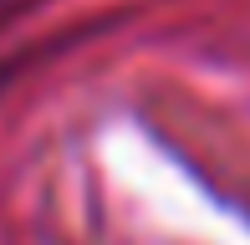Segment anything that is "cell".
<instances>
[{
  "label": "cell",
  "instance_id": "6da1fadb",
  "mask_svg": "<svg viewBox=\"0 0 250 245\" xmlns=\"http://www.w3.org/2000/svg\"><path fill=\"white\" fill-rule=\"evenodd\" d=\"M21 5V0H0V16H10V10H16Z\"/></svg>",
  "mask_w": 250,
  "mask_h": 245
}]
</instances>
